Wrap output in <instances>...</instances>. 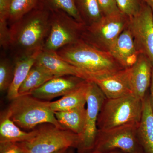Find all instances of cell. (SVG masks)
Here are the masks:
<instances>
[{"instance_id": "obj_16", "label": "cell", "mask_w": 153, "mask_h": 153, "mask_svg": "<svg viewBox=\"0 0 153 153\" xmlns=\"http://www.w3.org/2000/svg\"><path fill=\"white\" fill-rule=\"evenodd\" d=\"M42 50H38L31 54L13 58L15 63L13 79L7 91V96L9 100L11 101L19 96L20 86L35 64L38 55Z\"/></svg>"}, {"instance_id": "obj_30", "label": "cell", "mask_w": 153, "mask_h": 153, "mask_svg": "<svg viewBox=\"0 0 153 153\" xmlns=\"http://www.w3.org/2000/svg\"><path fill=\"white\" fill-rule=\"evenodd\" d=\"M150 94L149 98L150 101L151 106L153 112V67L152 72V79L150 84Z\"/></svg>"}, {"instance_id": "obj_2", "label": "cell", "mask_w": 153, "mask_h": 153, "mask_svg": "<svg viewBox=\"0 0 153 153\" xmlns=\"http://www.w3.org/2000/svg\"><path fill=\"white\" fill-rule=\"evenodd\" d=\"M58 56L90 76H105L123 69L109 52L100 50L82 40L56 52Z\"/></svg>"}, {"instance_id": "obj_20", "label": "cell", "mask_w": 153, "mask_h": 153, "mask_svg": "<svg viewBox=\"0 0 153 153\" xmlns=\"http://www.w3.org/2000/svg\"><path fill=\"white\" fill-rule=\"evenodd\" d=\"M55 117L61 126L78 135L82 134L85 126L86 108L81 106L69 110L55 111Z\"/></svg>"}, {"instance_id": "obj_13", "label": "cell", "mask_w": 153, "mask_h": 153, "mask_svg": "<svg viewBox=\"0 0 153 153\" xmlns=\"http://www.w3.org/2000/svg\"><path fill=\"white\" fill-rule=\"evenodd\" d=\"M55 76L72 75L90 80V76L81 69L60 58L56 52L42 50L36 63Z\"/></svg>"}, {"instance_id": "obj_33", "label": "cell", "mask_w": 153, "mask_h": 153, "mask_svg": "<svg viewBox=\"0 0 153 153\" xmlns=\"http://www.w3.org/2000/svg\"><path fill=\"white\" fill-rule=\"evenodd\" d=\"M68 149H63L61 150L57 151V152L53 153H67Z\"/></svg>"}, {"instance_id": "obj_32", "label": "cell", "mask_w": 153, "mask_h": 153, "mask_svg": "<svg viewBox=\"0 0 153 153\" xmlns=\"http://www.w3.org/2000/svg\"><path fill=\"white\" fill-rule=\"evenodd\" d=\"M146 3L152 9L153 12V0H146Z\"/></svg>"}, {"instance_id": "obj_28", "label": "cell", "mask_w": 153, "mask_h": 153, "mask_svg": "<svg viewBox=\"0 0 153 153\" xmlns=\"http://www.w3.org/2000/svg\"><path fill=\"white\" fill-rule=\"evenodd\" d=\"M104 16H108L120 11L116 0H98Z\"/></svg>"}, {"instance_id": "obj_7", "label": "cell", "mask_w": 153, "mask_h": 153, "mask_svg": "<svg viewBox=\"0 0 153 153\" xmlns=\"http://www.w3.org/2000/svg\"><path fill=\"white\" fill-rule=\"evenodd\" d=\"M129 21V18L120 11L104 16L98 22L85 26L81 40L97 49L108 52L128 26Z\"/></svg>"}, {"instance_id": "obj_26", "label": "cell", "mask_w": 153, "mask_h": 153, "mask_svg": "<svg viewBox=\"0 0 153 153\" xmlns=\"http://www.w3.org/2000/svg\"><path fill=\"white\" fill-rule=\"evenodd\" d=\"M118 7L129 18L137 14L146 3V0H116Z\"/></svg>"}, {"instance_id": "obj_17", "label": "cell", "mask_w": 153, "mask_h": 153, "mask_svg": "<svg viewBox=\"0 0 153 153\" xmlns=\"http://www.w3.org/2000/svg\"><path fill=\"white\" fill-rule=\"evenodd\" d=\"M137 134L145 153H153V112L147 94L143 100L142 115L138 125Z\"/></svg>"}, {"instance_id": "obj_21", "label": "cell", "mask_w": 153, "mask_h": 153, "mask_svg": "<svg viewBox=\"0 0 153 153\" xmlns=\"http://www.w3.org/2000/svg\"><path fill=\"white\" fill-rule=\"evenodd\" d=\"M56 77L35 63L19 90V95L30 94L49 79Z\"/></svg>"}, {"instance_id": "obj_12", "label": "cell", "mask_w": 153, "mask_h": 153, "mask_svg": "<svg viewBox=\"0 0 153 153\" xmlns=\"http://www.w3.org/2000/svg\"><path fill=\"white\" fill-rule=\"evenodd\" d=\"M87 80L72 75L56 76L34 90L30 95L38 99L51 100L66 95L80 87Z\"/></svg>"}, {"instance_id": "obj_3", "label": "cell", "mask_w": 153, "mask_h": 153, "mask_svg": "<svg viewBox=\"0 0 153 153\" xmlns=\"http://www.w3.org/2000/svg\"><path fill=\"white\" fill-rule=\"evenodd\" d=\"M49 101H43L30 94L19 95L9 105L7 110L10 118L21 129L33 131L39 125L51 124L63 128L55 117Z\"/></svg>"}, {"instance_id": "obj_19", "label": "cell", "mask_w": 153, "mask_h": 153, "mask_svg": "<svg viewBox=\"0 0 153 153\" xmlns=\"http://www.w3.org/2000/svg\"><path fill=\"white\" fill-rule=\"evenodd\" d=\"M89 80L80 87L63 96L60 99L49 102L51 109L54 111H64L85 106L87 102L88 88Z\"/></svg>"}, {"instance_id": "obj_18", "label": "cell", "mask_w": 153, "mask_h": 153, "mask_svg": "<svg viewBox=\"0 0 153 153\" xmlns=\"http://www.w3.org/2000/svg\"><path fill=\"white\" fill-rule=\"evenodd\" d=\"M37 128L29 132L22 130L11 120L7 110L1 112L0 116V142H27L36 136Z\"/></svg>"}, {"instance_id": "obj_27", "label": "cell", "mask_w": 153, "mask_h": 153, "mask_svg": "<svg viewBox=\"0 0 153 153\" xmlns=\"http://www.w3.org/2000/svg\"><path fill=\"white\" fill-rule=\"evenodd\" d=\"M0 153H26L20 143L0 142Z\"/></svg>"}, {"instance_id": "obj_34", "label": "cell", "mask_w": 153, "mask_h": 153, "mask_svg": "<svg viewBox=\"0 0 153 153\" xmlns=\"http://www.w3.org/2000/svg\"><path fill=\"white\" fill-rule=\"evenodd\" d=\"M67 153H73V152L70 150V149H68V151H67Z\"/></svg>"}, {"instance_id": "obj_23", "label": "cell", "mask_w": 153, "mask_h": 153, "mask_svg": "<svg viewBox=\"0 0 153 153\" xmlns=\"http://www.w3.org/2000/svg\"><path fill=\"white\" fill-rule=\"evenodd\" d=\"M38 4L50 12L63 11L77 22L84 24L76 9L74 0H39Z\"/></svg>"}, {"instance_id": "obj_22", "label": "cell", "mask_w": 153, "mask_h": 153, "mask_svg": "<svg viewBox=\"0 0 153 153\" xmlns=\"http://www.w3.org/2000/svg\"><path fill=\"white\" fill-rule=\"evenodd\" d=\"M74 2L85 26L93 25L104 16L98 0H74Z\"/></svg>"}, {"instance_id": "obj_6", "label": "cell", "mask_w": 153, "mask_h": 153, "mask_svg": "<svg viewBox=\"0 0 153 153\" xmlns=\"http://www.w3.org/2000/svg\"><path fill=\"white\" fill-rule=\"evenodd\" d=\"M85 26L63 11H50V30L43 50L57 52L80 41Z\"/></svg>"}, {"instance_id": "obj_9", "label": "cell", "mask_w": 153, "mask_h": 153, "mask_svg": "<svg viewBox=\"0 0 153 153\" xmlns=\"http://www.w3.org/2000/svg\"><path fill=\"white\" fill-rule=\"evenodd\" d=\"M106 97L99 87L89 80L87 95V108L85 126L79 135L78 153H88L93 149L98 134V115Z\"/></svg>"}, {"instance_id": "obj_10", "label": "cell", "mask_w": 153, "mask_h": 153, "mask_svg": "<svg viewBox=\"0 0 153 153\" xmlns=\"http://www.w3.org/2000/svg\"><path fill=\"white\" fill-rule=\"evenodd\" d=\"M128 27L140 53L147 57L153 66V12L147 4L129 18Z\"/></svg>"}, {"instance_id": "obj_1", "label": "cell", "mask_w": 153, "mask_h": 153, "mask_svg": "<svg viewBox=\"0 0 153 153\" xmlns=\"http://www.w3.org/2000/svg\"><path fill=\"white\" fill-rule=\"evenodd\" d=\"M50 11L38 4L10 26L9 49L13 58L43 50L50 30Z\"/></svg>"}, {"instance_id": "obj_24", "label": "cell", "mask_w": 153, "mask_h": 153, "mask_svg": "<svg viewBox=\"0 0 153 153\" xmlns=\"http://www.w3.org/2000/svg\"><path fill=\"white\" fill-rule=\"evenodd\" d=\"M39 0H13L8 23L10 26L33 10L38 5Z\"/></svg>"}, {"instance_id": "obj_31", "label": "cell", "mask_w": 153, "mask_h": 153, "mask_svg": "<svg viewBox=\"0 0 153 153\" xmlns=\"http://www.w3.org/2000/svg\"><path fill=\"white\" fill-rule=\"evenodd\" d=\"M88 153H126L123 151L120 150H113L108 151V152H91Z\"/></svg>"}, {"instance_id": "obj_14", "label": "cell", "mask_w": 153, "mask_h": 153, "mask_svg": "<svg viewBox=\"0 0 153 153\" xmlns=\"http://www.w3.org/2000/svg\"><path fill=\"white\" fill-rule=\"evenodd\" d=\"M108 52L123 68H130L136 62L140 53L128 26L114 42Z\"/></svg>"}, {"instance_id": "obj_25", "label": "cell", "mask_w": 153, "mask_h": 153, "mask_svg": "<svg viewBox=\"0 0 153 153\" xmlns=\"http://www.w3.org/2000/svg\"><path fill=\"white\" fill-rule=\"evenodd\" d=\"M15 63L5 55L1 57L0 61V90L1 92L8 90L14 75Z\"/></svg>"}, {"instance_id": "obj_5", "label": "cell", "mask_w": 153, "mask_h": 153, "mask_svg": "<svg viewBox=\"0 0 153 153\" xmlns=\"http://www.w3.org/2000/svg\"><path fill=\"white\" fill-rule=\"evenodd\" d=\"M37 129L32 140L20 143L26 153H53L63 149H76L79 143L78 134L51 124Z\"/></svg>"}, {"instance_id": "obj_8", "label": "cell", "mask_w": 153, "mask_h": 153, "mask_svg": "<svg viewBox=\"0 0 153 153\" xmlns=\"http://www.w3.org/2000/svg\"><path fill=\"white\" fill-rule=\"evenodd\" d=\"M138 125L128 124L109 129L98 130L95 144L91 152L117 150L126 153H143V151L137 134Z\"/></svg>"}, {"instance_id": "obj_11", "label": "cell", "mask_w": 153, "mask_h": 153, "mask_svg": "<svg viewBox=\"0 0 153 153\" xmlns=\"http://www.w3.org/2000/svg\"><path fill=\"white\" fill-rule=\"evenodd\" d=\"M91 81L97 84L106 98H118L133 94L130 67L106 76L94 77Z\"/></svg>"}, {"instance_id": "obj_29", "label": "cell", "mask_w": 153, "mask_h": 153, "mask_svg": "<svg viewBox=\"0 0 153 153\" xmlns=\"http://www.w3.org/2000/svg\"><path fill=\"white\" fill-rule=\"evenodd\" d=\"M13 0H0V22H8Z\"/></svg>"}, {"instance_id": "obj_15", "label": "cell", "mask_w": 153, "mask_h": 153, "mask_svg": "<svg viewBox=\"0 0 153 153\" xmlns=\"http://www.w3.org/2000/svg\"><path fill=\"white\" fill-rule=\"evenodd\" d=\"M153 67L150 60L142 54H140L136 62L130 67L133 94L142 100L150 86Z\"/></svg>"}, {"instance_id": "obj_4", "label": "cell", "mask_w": 153, "mask_h": 153, "mask_svg": "<svg viewBox=\"0 0 153 153\" xmlns=\"http://www.w3.org/2000/svg\"><path fill=\"white\" fill-rule=\"evenodd\" d=\"M143 110V100L133 94L106 98L98 115L97 128L103 130L126 125H138Z\"/></svg>"}]
</instances>
